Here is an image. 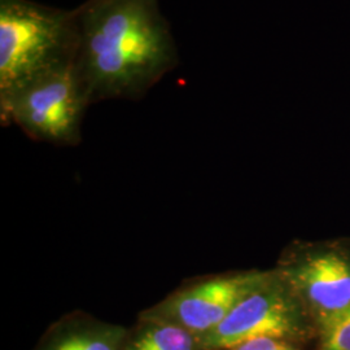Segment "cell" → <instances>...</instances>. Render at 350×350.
Returning a JSON list of instances; mask_svg holds the SVG:
<instances>
[{
  "label": "cell",
  "mask_w": 350,
  "mask_h": 350,
  "mask_svg": "<svg viewBox=\"0 0 350 350\" xmlns=\"http://www.w3.org/2000/svg\"><path fill=\"white\" fill-rule=\"evenodd\" d=\"M79 42L75 73L88 104L139 99L179 65L172 27L159 0H109L75 8Z\"/></svg>",
  "instance_id": "1"
},
{
  "label": "cell",
  "mask_w": 350,
  "mask_h": 350,
  "mask_svg": "<svg viewBox=\"0 0 350 350\" xmlns=\"http://www.w3.org/2000/svg\"><path fill=\"white\" fill-rule=\"evenodd\" d=\"M78 42L75 10L0 0V114L29 83L75 64Z\"/></svg>",
  "instance_id": "2"
},
{
  "label": "cell",
  "mask_w": 350,
  "mask_h": 350,
  "mask_svg": "<svg viewBox=\"0 0 350 350\" xmlns=\"http://www.w3.org/2000/svg\"><path fill=\"white\" fill-rule=\"evenodd\" d=\"M313 331V318L299 295L274 270L219 325L199 336V350H228L258 338L296 341Z\"/></svg>",
  "instance_id": "3"
},
{
  "label": "cell",
  "mask_w": 350,
  "mask_h": 350,
  "mask_svg": "<svg viewBox=\"0 0 350 350\" xmlns=\"http://www.w3.org/2000/svg\"><path fill=\"white\" fill-rule=\"evenodd\" d=\"M86 105L75 64H69L18 91L0 117L3 125L14 122L33 138L69 144L78 140Z\"/></svg>",
  "instance_id": "4"
},
{
  "label": "cell",
  "mask_w": 350,
  "mask_h": 350,
  "mask_svg": "<svg viewBox=\"0 0 350 350\" xmlns=\"http://www.w3.org/2000/svg\"><path fill=\"white\" fill-rule=\"evenodd\" d=\"M299 295L315 328L350 306V241L304 244L276 269Z\"/></svg>",
  "instance_id": "5"
},
{
  "label": "cell",
  "mask_w": 350,
  "mask_h": 350,
  "mask_svg": "<svg viewBox=\"0 0 350 350\" xmlns=\"http://www.w3.org/2000/svg\"><path fill=\"white\" fill-rule=\"evenodd\" d=\"M267 275L269 271L253 270L214 276L174 292L143 314V318L179 325L201 336L219 325Z\"/></svg>",
  "instance_id": "6"
},
{
  "label": "cell",
  "mask_w": 350,
  "mask_h": 350,
  "mask_svg": "<svg viewBox=\"0 0 350 350\" xmlns=\"http://www.w3.org/2000/svg\"><path fill=\"white\" fill-rule=\"evenodd\" d=\"M126 350H199V336L179 325L146 321Z\"/></svg>",
  "instance_id": "7"
},
{
  "label": "cell",
  "mask_w": 350,
  "mask_h": 350,
  "mask_svg": "<svg viewBox=\"0 0 350 350\" xmlns=\"http://www.w3.org/2000/svg\"><path fill=\"white\" fill-rule=\"evenodd\" d=\"M122 336L118 328L81 329L64 335L47 350H120Z\"/></svg>",
  "instance_id": "8"
},
{
  "label": "cell",
  "mask_w": 350,
  "mask_h": 350,
  "mask_svg": "<svg viewBox=\"0 0 350 350\" xmlns=\"http://www.w3.org/2000/svg\"><path fill=\"white\" fill-rule=\"evenodd\" d=\"M319 350H350V306L317 325Z\"/></svg>",
  "instance_id": "9"
},
{
  "label": "cell",
  "mask_w": 350,
  "mask_h": 350,
  "mask_svg": "<svg viewBox=\"0 0 350 350\" xmlns=\"http://www.w3.org/2000/svg\"><path fill=\"white\" fill-rule=\"evenodd\" d=\"M228 350H299L287 340L274 338H253Z\"/></svg>",
  "instance_id": "10"
},
{
  "label": "cell",
  "mask_w": 350,
  "mask_h": 350,
  "mask_svg": "<svg viewBox=\"0 0 350 350\" xmlns=\"http://www.w3.org/2000/svg\"><path fill=\"white\" fill-rule=\"evenodd\" d=\"M107 1H109V0H86V1H83V3L81 4V7H82V8H91V7H96V5L104 4V3H107Z\"/></svg>",
  "instance_id": "11"
}]
</instances>
